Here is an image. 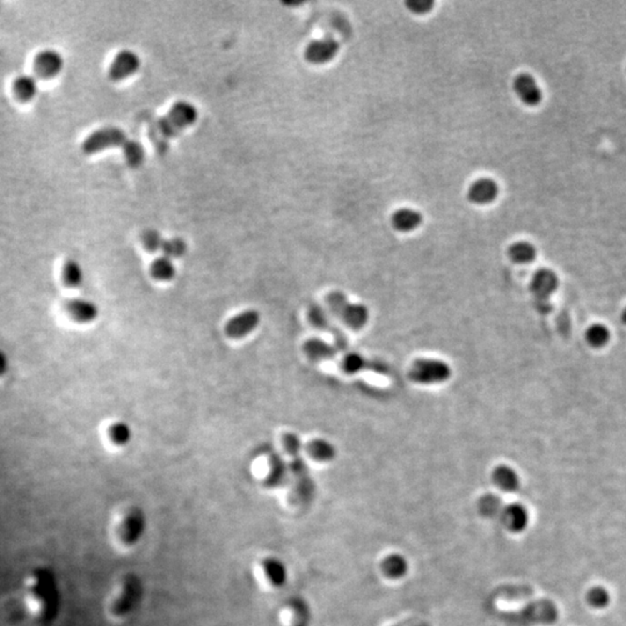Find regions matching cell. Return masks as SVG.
<instances>
[{
    "instance_id": "1",
    "label": "cell",
    "mask_w": 626,
    "mask_h": 626,
    "mask_svg": "<svg viewBox=\"0 0 626 626\" xmlns=\"http://www.w3.org/2000/svg\"><path fill=\"white\" fill-rule=\"evenodd\" d=\"M22 605L28 617L41 626L51 625L61 612V592L56 574L48 566L31 567L21 586Z\"/></svg>"
},
{
    "instance_id": "2",
    "label": "cell",
    "mask_w": 626,
    "mask_h": 626,
    "mask_svg": "<svg viewBox=\"0 0 626 626\" xmlns=\"http://www.w3.org/2000/svg\"><path fill=\"white\" fill-rule=\"evenodd\" d=\"M143 596V583L135 573L117 577L104 601V615L111 623H122L135 612Z\"/></svg>"
},
{
    "instance_id": "3",
    "label": "cell",
    "mask_w": 626,
    "mask_h": 626,
    "mask_svg": "<svg viewBox=\"0 0 626 626\" xmlns=\"http://www.w3.org/2000/svg\"><path fill=\"white\" fill-rule=\"evenodd\" d=\"M146 530V516L137 506L115 510L109 522V538L115 549L129 551L139 545Z\"/></svg>"
},
{
    "instance_id": "4",
    "label": "cell",
    "mask_w": 626,
    "mask_h": 626,
    "mask_svg": "<svg viewBox=\"0 0 626 626\" xmlns=\"http://www.w3.org/2000/svg\"><path fill=\"white\" fill-rule=\"evenodd\" d=\"M288 502L294 508H307L316 497V484L311 476L310 469L301 454L289 457Z\"/></svg>"
},
{
    "instance_id": "5",
    "label": "cell",
    "mask_w": 626,
    "mask_h": 626,
    "mask_svg": "<svg viewBox=\"0 0 626 626\" xmlns=\"http://www.w3.org/2000/svg\"><path fill=\"white\" fill-rule=\"evenodd\" d=\"M325 303L329 312L348 329L361 331L368 324L370 317L368 307L350 302L347 295L340 290L329 292L325 296Z\"/></svg>"
},
{
    "instance_id": "6",
    "label": "cell",
    "mask_w": 626,
    "mask_h": 626,
    "mask_svg": "<svg viewBox=\"0 0 626 626\" xmlns=\"http://www.w3.org/2000/svg\"><path fill=\"white\" fill-rule=\"evenodd\" d=\"M197 120V111L195 106L187 101H178L169 108V111L160 117L158 129L164 139H173L184 131L188 126H193Z\"/></svg>"
},
{
    "instance_id": "7",
    "label": "cell",
    "mask_w": 626,
    "mask_h": 626,
    "mask_svg": "<svg viewBox=\"0 0 626 626\" xmlns=\"http://www.w3.org/2000/svg\"><path fill=\"white\" fill-rule=\"evenodd\" d=\"M128 141V135L119 126H104L91 132L81 143V151L86 156L100 154L109 149L122 148Z\"/></svg>"
},
{
    "instance_id": "8",
    "label": "cell",
    "mask_w": 626,
    "mask_h": 626,
    "mask_svg": "<svg viewBox=\"0 0 626 626\" xmlns=\"http://www.w3.org/2000/svg\"><path fill=\"white\" fill-rule=\"evenodd\" d=\"M452 376V369L447 363L439 359H417L409 372L412 382L417 384H439L449 379Z\"/></svg>"
},
{
    "instance_id": "9",
    "label": "cell",
    "mask_w": 626,
    "mask_h": 626,
    "mask_svg": "<svg viewBox=\"0 0 626 626\" xmlns=\"http://www.w3.org/2000/svg\"><path fill=\"white\" fill-rule=\"evenodd\" d=\"M307 317L313 329H316L317 331L326 332L332 335V338L334 341V346L339 352H346L348 349L349 342H348L347 337L344 335L342 329H339L338 326L332 322L327 312L324 310V307H320L317 303H312L307 307Z\"/></svg>"
},
{
    "instance_id": "10",
    "label": "cell",
    "mask_w": 626,
    "mask_h": 626,
    "mask_svg": "<svg viewBox=\"0 0 626 626\" xmlns=\"http://www.w3.org/2000/svg\"><path fill=\"white\" fill-rule=\"evenodd\" d=\"M289 482L288 464L277 452H269L266 458V467L261 477V485L266 490H277Z\"/></svg>"
},
{
    "instance_id": "11",
    "label": "cell",
    "mask_w": 626,
    "mask_h": 626,
    "mask_svg": "<svg viewBox=\"0 0 626 626\" xmlns=\"http://www.w3.org/2000/svg\"><path fill=\"white\" fill-rule=\"evenodd\" d=\"M141 59L134 50H120L114 56L113 61L108 68V77L115 83L122 81L137 74L141 69Z\"/></svg>"
},
{
    "instance_id": "12",
    "label": "cell",
    "mask_w": 626,
    "mask_h": 626,
    "mask_svg": "<svg viewBox=\"0 0 626 626\" xmlns=\"http://www.w3.org/2000/svg\"><path fill=\"white\" fill-rule=\"evenodd\" d=\"M261 322V314L259 311L249 309L238 313L225 322L224 333L227 338L232 340H240L251 334L258 329Z\"/></svg>"
},
{
    "instance_id": "13",
    "label": "cell",
    "mask_w": 626,
    "mask_h": 626,
    "mask_svg": "<svg viewBox=\"0 0 626 626\" xmlns=\"http://www.w3.org/2000/svg\"><path fill=\"white\" fill-rule=\"evenodd\" d=\"M339 365L341 370L347 374H355L362 372H372L384 376L390 374L389 365L378 359H368L354 352L344 354V357H341Z\"/></svg>"
},
{
    "instance_id": "14",
    "label": "cell",
    "mask_w": 626,
    "mask_h": 626,
    "mask_svg": "<svg viewBox=\"0 0 626 626\" xmlns=\"http://www.w3.org/2000/svg\"><path fill=\"white\" fill-rule=\"evenodd\" d=\"M558 288V277L549 268H540L532 277L531 292L537 301L538 307H549V298Z\"/></svg>"
},
{
    "instance_id": "15",
    "label": "cell",
    "mask_w": 626,
    "mask_h": 626,
    "mask_svg": "<svg viewBox=\"0 0 626 626\" xmlns=\"http://www.w3.org/2000/svg\"><path fill=\"white\" fill-rule=\"evenodd\" d=\"M33 66L36 77L52 79L57 77L64 69V59L61 52L46 48L35 55Z\"/></svg>"
},
{
    "instance_id": "16",
    "label": "cell",
    "mask_w": 626,
    "mask_h": 626,
    "mask_svg": "<svg viewBox=\"0 0 626 626\" xmlns=\"http://www.w3.org/2000/svg\"><path fill=\"white\" fill-rule=\"evenodd\" d=\"M340 50V44L333 37H324L311 41L304 50V57L311 64H325L334 59Z\"/></svg>"
},
{
    "instance_id": "17",
    "label": "cell",
    "mask_w": 626,
    "mask_h": 626,
    "mask_svg": "<svg viewBox=\"0 0 626 626\" xmlns=\"http://www.w3.org/2000/svg\"><path fill=\"white\" fill-rule=\"evenodd\" d=\"M513 89L520 100L529 107H536L542 102L543 94L537 81L531 74H517L514 78Z\"/></svg>"
},
{
    "instance_id": "18",
    "label": "cell",
    "mask_w": 626,
    "mask_h": 626,
    "mask_svg": "<svg viewBox=\"0 0 626 626\" xmlns=\"http://www.w3.org/2000/svg\"><path fill=\"white\" fill-rule=\"evenodd\" d=\"M259 570L268 586L275 590L284 587L288 580L286 565L277 557L267 556L261 559Z\"/></svg>"
},
{
    "instance_id": "19",
    "label": "cell",
    "mask_w": 626,
    "mask_h": 626,
    "mask_svg": "<svg viewBox=\"0 0 626 626\" xmlns=\"http://www.w3.org/2000/svg\"><path fill=\"white\" fill-rule=\"evenodd\" d=\"M497 195H499V186L497 182L490 178H482L470 186L467 191V200L473 204L486 206L493 202Z\"/></svg>"
},
{
    "instance_id": "20",
    "label": "cell",
    "mask_w": 626,
    "mask_h": 626,
    "mask_svg": "<svg viewBox=\"0 0 626 626\" xmlns=\"http://www.w3.org/2000/svg\"><path fill=\"white\" fill-rule=\"evenodd\" d=\"M283 612L286 626H311L310 607L303 597H292L287 602Z\"/></svg>"
},
{
    "instance_id": "21",
    "label": "cell",
    "mask_w": 626,
    "mask_h": 626,
    "mask_svg": "<svg viewBox=\"0 0 626 626\" xmlns=\"http://www.w3.org/2000/svg\"><path fill=\"white\" fill-rule=\"evenodd\" d=\"M302 350L305 357L313 363L332 361L338 357L339 350L334 344H329L327 341L320 338H310L304 341Z\"/></svg>"
},
{
    "instance_id": "22",
    "label": "cell",
    "mask_w": 626,
    "mask_h": 626,
    "mask_svg": "<svg viewBox=\"0 0 626 626\" xmlns=\"http://www.w3.org/2000/svg\"><path fill=\"white\" fill-rule=\"evenodd\" d=\"M66 311L76 322L89 324L98 319L99 307L87 298H74L68 302Z\"/></svg>"
},
{
    "instance_id": "23",
    "label": "cell",
    "mask_w": 626,
    "mask_h": 626,
    "mask_svg": "<svg viewBox=\"0 0 626 626\" xmlns=\"http://www.w3.org/2000/svg\"><path fill=\"white\" fill-rule=\"evenodd\" d=\"M424 222V217L420 212L413 209L402 208L393 212L391 217L392 227L399 232H411L417 230Z\"/></svg>"
},
{
    "instance_id": "24",
    "label": "cell",
    "mask_w": 626,
    "mask_h": 626,
    "mask_svg": "<svg viewBox=\"0 0 626 626\" xmlns=\"http://www.w3.org/2000/svg\"><path fill=\"white\" fill-rule=\"evenodd\" d=\"M506 528L513 532H521L529 523V514L525 507L519 504L510 505L501 512Z\"/></svg>"
},
{
    "instance_id": "25",
    "label": "cell",
    "mask_w": 626,
    "mask_h": 626,
    "mask_svg": "<svg viewBox=\"0 0 626 626\" xmlns=\"http://www.w3.org/2000/svg\"><path fill=\"white\" fill-rule=\"evenodd\" d=\"M304 450L309 457L318 463H329L337 457L334 445L325 439H313L304 445Z\"/></svg>"
},
{
    "instance_id": "26",
    "label": "cell",
    "mask_w": 626,
    "mask_h": 626,
    "mask_svg": "<svg viewBox=\"0 0 626 626\" xmlns=\"http://www.w3.org/2000/svg\"><path fill=\"white\" fill-rule=\"evenodd\" d=\"M381 571L384 577L390 580H399L405 577L409 571V562L405 557L398 553H392L382 560Z\"/></svg>"
},
{
    "instance_id": "27",
    "label": "cell",
    "mask_w": 626,
    "mask_h": 626,
    "mask_svg": "<svg viewBox=\"0 0 626 626\" xmlns=\"http://www.w3.org/2000/svg\"><path fill=\"white\" fill-rule=\"evenodd\" d=\"M12 89L19 101L28 102L36 96L39 92V83L35 76L21 74L13 81Z\"/></svg>"
},
{
    "instance_id": "28",
    "label": "cell",
    "mask_w": 626,
    "mask_h": 626,
    "mask_svg": "<svg viewBox=\"0 0 626 626\" xmlns=\"http://www.w3.org/2000/svg\"><path fill=\"white\" fill-rule=\"evenodd\" d=\"M493 482L497 487L505 492H515L520 487L517 473L512 467L500 465L493 471Z\"/></svg>"
},
{
    "instance_id": "29",
    "label": "cell",
    "mask_w": 626,
    "mask_h": 626,
    "mask_svg": "<svg viewBox=\"0 0 626 626\" xmlns=\"http://www.w3.org/2000/svg\"><path fill=\"white\" fill-rule=\"evenodd\" d=\"M175 270L174 264L171 259L166 258L164 255L154 259L150 264L151 277H154L156 281L160 282H169L174 279Z\"/></svg>"
},
{
    "instance_id": "30",
    "label": "cell",
    "mask_w": 626,
    "mask_h": 626,
    "mask_svg": "<svg viewBox=\"0 0 626 626\" xmlns=\"http://www.w3.org/2000/svg\"><path fill=\"white\" fill-rule=\"evenodd\" d=\"M61 277L70 288H79L84 283V270L81 264L74 259L65 261L61 269Z\"/></svg>"
},
{
    "instance_id": "31",
    "label": "cell",
    "mask_w": 626,
    "mask_h": 626,
    "mask_svg": "<svg viewBox=\"0 0 626 626\" xmlns=\"http://www.w3.org/2000/svg\"><path fill=\"white\" fill-rule=\"evenodd\" d=\"M536 255L537 251L535 249V246L527 242L513 244L508 249V257L515 264H530L536 259Z\"/></svg>"
},
{
    "instance_id": "32",
    "label": "cell",
    "mask_w": 626,
    "mask_h": 626,
    "mask_svg": "<svg viewBox=\"0 0 626 626\" xmlns=\"http://www.w3.org/2000/svg\"><path fill=\"white\" fill-rule=\"evenodd\" d=\"M122 151L126 164L131 169H139V166L143 165V163H144V146L139 141L128 139V141L123 144Z\"/></svg>"
},
{
    "instance_id": "33",
    "label": "cell",
    "mask_w": 626,
    "mask_h": 626,
    "mask_svg": "<svg viewBox=\"0 0 626 626\" xmlns=\"http://www.w3.org/2000/svg\"><path fill=\"white\" fill-rule=\"evenodd\" d=\"M108 435L114 444L117 445V447H124L131 441L132 430L126 422L116 421L109 426Z\"/></svg>"
},
{
    "instance_id": "34",
    "label": "cell",
    "mask_w": 626,
    "mask_h": 626,
    "mask_svg": "<svg viewBox=\"0 0 626 626\" xmlns=\"http://www.w3.org/2000/svg\"><path fill=\"white\" fill-rule=\"evenodd\" d=\"M160 251L163 252L164 257L171 259V260L182 258L187 252V244L182 238L174 237V238H169V239H164L163 246H162Z\"/></svg>"
},
{
    "instance_id": "35",
    "label": "cell",
    "mask_w": 626,
    "mask_h": 626,
    "mask_svg": "<svg viewBox=\"0 0 626 626\" xmlns=\"http://www.w3.org/2000/svg\"><path fill=\"white\" fill-rule=\"evenodd\" d=\"M479 512L486 517H495L502 512V501L495 495H484L479 500Z\"/></svg>"
},
{
    "instance_id": "36",
    "label": "cell",
    "mask_w": 626,
    "mask_h": 626,
    "mask_svg": "<svg viewBox=\"0 0 626 626\" xmlns=\"http://www.w3.org/2000/svg\"><path fill=\"white\" fill-rule=\"evenodd\" d=\"M587 342L594 348H601L608 344L610 339L609 329L603 325H592L586 333Z\"/></svg>"
},
{
    "instance_id": "37",
    "label": "cell",
    "mask_w": 626,
    "mask_h": 626,
    "mask_svg": "<svg viewBox=\"0 0 626 626\" xmlns=\"http://www.w3.org/2000/svg\"><path fill=\"white\" fill-rule=\"evenodd\" d=\"M141 240L144 249L150 253H156L160 251L164 243L163 236L154 229L143 231Z\"/></svg>"
},
{
    "instance_id": "38",
    "label": "cell",
    "mask_w": 626,
    "mask_h": 626,
    "mask_svg": "<svg viewBox=\"0 0 626 626\" xmlns=\"http://www.w3.org/2000/svg\"><path fill=\"white\" fill-rule=\"evenodd\" d=\"M587 602L592 608L603 609L609 605L610 595L603 587H594L587 594Z\"/></svg>"
},
{
    "instance_id": "39",
    "label": "cell",
    "mask_w": 626,
    "mask_h": 626,
    "mask_svg": "<svg viewBox=\"0 0 626 626\" xmlns=\"http://www.w3.org/2000/svg\"><path fill=\"white\" fill-rule=\"evenodd\" d=\"M282 445L288 457L301 454L302 450H303V443H302L299 436L297 434L292 433V432L283 434Z\"/></svg>"
},
{
    "instance_id": "40",
    "label": "cell",
    "mask_w": 626,
    "mask_h": 626,
    "mask_svg": "<svg viewBox=\"0 0 626 626\" xmlns=\"http://www.w3.org/2000/svg\"><path fill=\"white\" fill-rule=\"evenodd\" d=\"M434 5H435L434 0H407L406 1L407 9L419 16L429 13L433 9Z\"/></svg>"
},
{
    "instance_id": "41",
    "label": "cell",
    "mask_w": 626,
    "mask_h": 626,
    "mask_svg": "<svg viewBox=\"0 0 626 626\" xmlns=\"http://www.w3.org/2000/svg\"><path fill=\"white\" fill-rule=\"evenodd\" d=\"M9 369V359L3 349H0V377L7 374Z\"/></svg>"
}]
</instances>
